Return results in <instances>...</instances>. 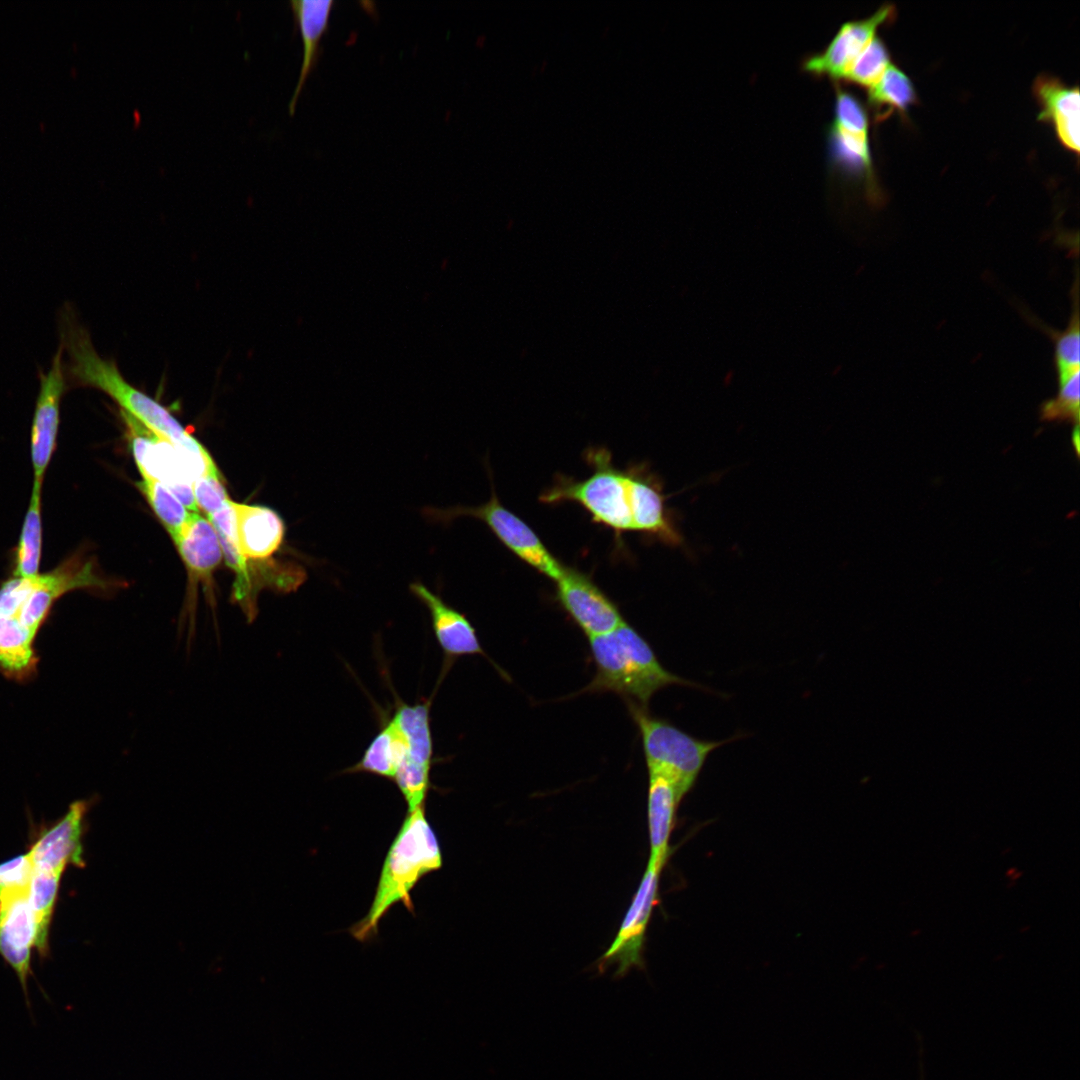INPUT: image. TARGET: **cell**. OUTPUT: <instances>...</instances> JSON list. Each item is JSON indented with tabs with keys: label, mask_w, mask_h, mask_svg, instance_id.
<instances>
[{
	"label": "cell",
	"mask_w": 1080,
	"mask_h": 1080,
	"mask_svg": "<svg viewBox=\"0 0 1080 1080\" xmlns=\"http://www.w3.org/2000/svg\"><path fill=\"white\" fill-rule=\"evenodd\" d=\"M915 99L911 80L893 65H889L881 78L869 88V103L875 109L878 120L887 117L893 110L905 111Z\"/></svg>",
	"instance_id": "484cf974"
},
{
	"label": "cell",
	"mask_w": 1080,
	"mask_h": 1080,
	"mask_svg": "<svg viewBox=\"0 0 1080 1080\" xmlns=\"http://www.w3.org/2000/svg\"><path fill=\"white\" fill-rule=\"evenodd\" d=\"M835 116L833 124L847 130L868 132V118L863 105L849 91L835 86Z\"/></svg>",
	"instance_id": "d6a6232c"
},
{
	"label": "cell",
	"mask_w": 1080,
	"mask_h": 1080,
	"mask_svg": "<svg viewBox=\"0 0 1080 1080\" xmlns=\"http://www.w3.org/2000/svg\"><path fill=\"white\" fill-rule=\"evenodd\" d=\"M33 870L28 852L0 863V903L29 893Z\"/></svg>",
	"instance_id": "4dcf8cb0"
},
{
	"label": "cell",
	"mask_w": 1080,
	"mask_h": 1080,
	"mask_svg": "<svg viewBox=\"0 0 1080 1080\" xmlns=\"http://www.w3.org/2000/svg\"><path fill=\"white\" fill-rule=\"evenodd\" d=\"M303 43V57L299 77L289 101V113L294 114L296 104L305 82L319 58V45L326 32L333 0H291L289 2Z\"/></svg>",
	"instance_id": "ffe728a7"
},
{
	"label": "cell",
	"mask_w": 1080,
	"mask_h": 1080,
	"mask_svg": "<svg viewBox=\"0 0 1080 1080\" xmlns=\"http://www.w3.org/2000/svg\"><path fill=\"white\" fill-rule=\"evenodd\" d=\"M89 802H73L54 824L42 830L28 853L34 869L63 875L68 866L83 868L82 835Z\"/></svg>",
	"instance_id": "7c38bea8"
},
{
	"label": "cell",
	"mask_w": 1080,
	"mask_h": 1080,
	"mask_svg": "<svg viewBox=\"0 0 1080 1080\" xmlns=\"http://www.w3.org/2000/svg\"><path fill=\"white\" fill-rule=\"evenodd\" d=\"M894 14V6L886 4L865 19L844 23L822 52L804 59L802 69L817 77L843 80L852 63L875 37L878 27Z\"/></svg>",
	"instance_id": "5bb4252c"
},
{
	"label": "cell",
	"mask_w": 1080,
	"mask_h": 1080,
	"mask_svg": "<svg viewBox=\"0 0 1080 1080\" xmlns=\"http://www.w3.org/2000/svg\"><path fill=\"white\" fill-rule=\"evenodd\" d=\"M431 700L432 698L421 703L407 704L395 695V709L391 719L407 746L406 759L402 764L432 768L434 758L430 724Z\"/></svg>",
	"instance_id": "44dd1931"
},
{
	"label": "cell",
	"mask_w": 1080,
	"mask_h": 1080,
	"mask_svg": "<svg viewBox=\"0 0 1080 1080\" xmlns=\"http://www.w3.org/2000/svg\"><path fill=\"white\" fill-rule=\"evenodd\" d=\"M409 590L429 612L435 639L444 655L442 675L462 656L481 655L490 660L476 629L464 613L447 604L438 593L419 581L412 582ZM491 663L495 666L493 661Z\"/></svg>",
	"instance_id": "4fadbf2b"
},
{
	"label": "cell",
	"mask_w": 1080,
	"mask_h": 1080,
	"mask_svg": "<svg viewBox=\"0 0 1080 1080\" xmlns=\"http://www.w3.org/2000/svg\"><path fill=\"white\" fill-rule=\"evenodd\" d=\"M442 866V854L431 828L425 804L408 812L383 863L371 907L349 932L361 942L377 935L378 924L389 908L402 902L413 912L410 891L426 874Z\"/></svg>",
	"instance_id": "3957f363"
},
{
	"label": "cell",
	"mask_w": 1080,
	"mask_h": 1080,
	"mask_svg": "<svg viewBox=\"0 0 1080 1080\" xmlns=\"http://www.w3.org/2000/svg\"><path fill=\"white\" fill-rule=\"evenodd\" d=\"M648 776L649 862L664 868L671 854L669 840L676 812L684 795L667 777L658 773H648Z\"/></svg>",
	"instance_id": "e0dca14e"
},
{
	"label": "cell",
	"mask_w": 1080,
	"mask_h": 1080,
	"mask_svg": "<svg viewBox=\"0 0 1080 1080\" xmlns=\"http://www.w3.org/2000/svg\"><path fill=\"white\" fill-rule=\"evenodd\" d=\"M626 472L633 531L671 547H682L684 539L666 507L661 481L644 465H633Z\"/></svg>",
	"instance_id": "8fae6325"
},
{
	"label": "cell",
	"mask_w": 1080,
	"mask_h": 1080,
	"mask_svg": "<svg viewBox=\"0 0 1080 1080\" xmlns=\"http://www.w3.org/2000/svg\"><path fill=\"white\" fill-rule=\"evenodd\" d=\"M1073 311L1065 330L1052 331L1054 340V364L1057 380L1062 381L1080 371V326L1078 306V281H1075L1073 293Z\"/></svg>",
	"instance_id": "83f0119b"
},
{
	"label": "cell",
	"mask_w": 1080,
	"mask_h": 1080,
	"mask_svg": "<svg viewBox=\"0 0 1080 1080\" xmlns=\"http://www.w3.org/2000/svg\"><path fill=\"white\" fill-rule=\"evenodd\" d=\"M1055 398L1045 401L1040 408V418L1049 422H1068L1078 426L1080 410V371L1059 381Z\"/></svg>",
	"instance_id": "f1b7e54d"
},
{
	"label": "cell",
	"mask_w": 1080,
	"mask_h": 1080,
	"mask_svg": "<svg viewBox=\"0 0 1080 1080\" xmlns=\"http://www.w3.org/2000/svg\"><path fill=\"white\" fill-rule=\"evenodd\" d=\"M137 486L175 542L192 513L171 490L157 480L142 479Z\"/></svg>",
	"instance_id": "4316f807"
},
{
	"label": "cell",
	"mask_w": 1080,
	"mask_h": 1080,
	"mask_svg": "<svg viewBox=\"0 0 1080 1080\" xmlns=\"http://www.w3.org/2000/svg\"><path fill=\"white\" fill-rule=\"evenodd\" d=\"M191 582L209 586L215 569L223 559L216 529L210 520L194 512L174 542Z\"/></svg>",
	"instance_id": "ac0fdd59"
},
{
	"label": "cell",
	"mask_w": 1080,
	"mask_h": 1080,
	"mask_svg": "<svg viewBox=\"0 0 1080 1080\" xmlns=\"http://www.w3.org/2000/svg\"><path fill=\"white\" fill-rule=\"evenodd\" d=\"M1072 444L1074 445V448H1075L1076 453L1078 455L1079 454V427L1078 426H1075L1074 431L1072 433Z\"/></svg>",
	"instance_id": "836d02e7"
},
{
	"label": "cell",
	"mask_w": 1080,
	"mask_h": 1080,
	"mask_svg": "<svg viewBox=\"0 0 1080 1080\" xmlns=\"http://www.w3.org/2000/svg\"><path fill=\"white\" fill-rule=\"evenodd\" d=\"M59 331L60 347L67 356L65 376L71 384L104 392L120 406L122 412L170 442L196 467L203 470L216 467L205 447L166 407L132 386L114 361L104 359L97 353L89 332L69 306L60 314Z\"/></svg>",
	"instance_id": "6da1fadb"
},
{
	"label": "cell",
	"mask_w": 1080,
	"mask_h": 1080,
	"mask_svg": "<svg viewBox=\"0 0 1080 1080\" xmlns=\"http://www.w3.org/2000/svg\"><path fill=\"white\" fill-rule=\"evenodd\" d=\"M61 877L51 872L33 870L28 898L36 924L35 947L41 958H46L49 953V930Z\"/></svg>",
	"instance_id": "cb8c5ba5"
},
{
	"label": "cell",
	"mask_w": 1080,
	"mask_h": 1080,
	"mask_svg": "<svg viewBox=\"0 0 1080 1080\" xmlns=\"http://www.w3.org/2000/svg\"><path fill=\"white\" fill-rule=\"evenodd\" d=\"M63 351L58 348L48 372L40 373V389L31 428V460L34 482L42 484L56 448L60 402L66 387Z\"/></svg>",
	"instance_id": "30bf717a"
},
{
	"label": "cell",
	"mask_w": 1080,
	"mask_h": 1080,
	"mask_svg": "<svg viewBox=\"0 0 1080 1080\" xmlns=\"http://www.w3.org/2000/svg\"><path fill=\"white\" fill-rule=\"evenodd\" d=\"M28 895L0 903V956L15 972L32 1014L28 979L33 976L31 953L36 943V924Z\"/></svg>",
	"instance_id": "9a60e30c"
},
{
	"label": "cell",
	"mask_w": 1080,
	"mask_h": 1080,
	"mask_svg": "<svg viewBox=\"0 0 1080 1080\" xmlns=\"http://www.w3.org/2000/svg\"><path fill=\"white\" fill-rule=\"evenodd\" d=\"M593 472L583 480L559 476L549 489L540 495L547 505L573 502L599 525L612 530L618 537L633 531L629 484L626 470L614 466L611 454L604 448H593L586 454Z\"/></svg>",
	"instance_id": "277c9868"
},
{
	"label": "cell",
	"mask_w": 1080,
	"mask_h": 1080,
	"mask_svg": "<svg viewBox=\"0 0 1080 1080\" xmlns=\"http://www.w3.org/2000/svg\"><path fill=\"white\" fill-rule=\"evenodd\" d=\"M627 707L640 733L648 773L667 777L684 796L694 786L711 752L744 736L736 734L720 741L702 740L668 720L652 715L646 707L630 703Z\"/></svg>",
	"instance_id": "5b68a950"
},
{
	"label": "cell",
	"mask_w": 1080,
	"mask_h": 1080,
	"mask_svg": "<svg viewBox=\"0 0 1080 1080\" xmlns=\"http://www.w3.org/2000/svg\"><path fill=\"white\" fill-rule=\"evenodd\" d=\"M406 755L403 736L392 719L385 717L360 760L342 773H369L393 780Z\"/></svg>",
	"instance_id": "7402d4cb"
},
{
	"label": "cell",
	"mask_w": 1080,
	"mask_h": 1080,
	"mask_svg": "<svg viewBox=\"0 0 1080 1080\" xmlns=\"http://www.w3.org/2000/svg\"><path fill=\"white\" fill-rule=\"evenodd\" d=\"M831 161L845 170L871 174L868 132L843 129L833 123L828 129Z\"/></svg>",
	"instance_id": "d4e9b609"
},
{
	"label": "cell",
	"mask_w": 1080,
	"mask_h": 1080,
	"mask_svg": "<svg viewBox=\"0 0 1080 1080\" xmlns=\"http://www.w3.org/2000/svg\"><path fill=\"white\" fill-rule=\"evenodd\" d=\"M193 492L197 507L207 515V518L219 511L230 500L219 471L198 477L193 483Z\"/></svg>",
	"instance_id": "1f68e13d"
},
{
	"label": "cell",
	"mask_w": 1080,
	"mask_h": 1080,
	"mask_svg": "<svg viewBox=\"0 0 1080 1080\" xmlns=\"http://www.w3.org/2000/svg\"><path fill=\"white\" fill-rule=\"evenodd\" d=\"M42 484L33 483L29 506L16 547L13 576L32 578L39 574L42 551Z\"/></svg>",
	"instance_id": "603a6c76"
},
{
	"label": "cell",
	"mask_w": 1080,
	"mask_h": 1080,
	"mask_svg": "<svg viewBox=\"0 0 1080 1080\" xmlns=\"http://www.w3.org/2000/svg\"><path fill=\"white\" fill-rule=\"evenodd\" d=\"M595 675L580 693L613 692L626 704L646 707L659 690L671 685L713 690L667 670L646 639L626 621L610 632L590 637Z\"/></svg>",
	"instance_id": "7a4b0ae2"
},
{
	"label": "cell",
	"mask_w": 1080,
	"mask_h": 1080,
	"mask_svg": "<svg viewBox=\"0 0 1080 1080\" xmlns=\"http://www.w3.org/2000/svg\"><path fill=\"white\" fill-rule=\"evenodd\" d=\"M119 586V581L102 577L93 560L75 554L47 573L23 578L16 609L4 618L35 639L53 604L65 593L77 589L110 592Z\"/></svg>",
	"instance_id": "8992f818"
},
{
	"label": "cell",
	"mask_w": 1080,
	"mask_h": 1080,
	"mask_svg": "<svg viewBox=\"0 0 1080 1080\" xmlns=\"http://www.w3.org/2000/svg\"><path fill=\"white\" fill-rule=\"evenodd\" d=\"M1034 94L1042 106L1039 118L1052 121L1061 142L1078 153L1080 113L1078 88L1066 87L1056 78L1041 75L1034 83Z\"/></svg>",
	"instance_id": "d6986e66"
},
{
	"label": "cell",
	"mask_w": 1080,
	"mask_h": 1080,
	"mask_svg": "<svg viewBox=\"0 0 1080 1080\" xmlns=\"http://www.w3.org/2000/svg\"><path fill=\"white\" fill-rule=\"evenodd\" d=\"M554 582L559 605L588 638L625 622L616 603L584 572L565 566Z\"/></svg>",
	"instance_id": "9c48e42d"
},
{
	"label": "cell",
	"mask_w": 1080,
	"mask_h": 1080,
	"mask_svg": "<svg viewBox=\"0 0 1080 1080\" xmlns=\"http://www.w3.org/2000/svg\"><path fill=\"white\" fill-rule=\"evenodd\" d=\"M239 551L248 560H271L285 540L286 526L274 509L234 502Z\"/></svg>",
	"instance_id": "2e32d148"
},
{
	"label": "cell",
	"mask_w": 1080,
	"mask_h": 1080,
	"mask_svg": "<svg viewBox=\"0 0 1080 1080\" xmlns=\"http://www.w3.org/2000/svg\"><path fill=\"white\" fill-rule=\"evenodd\" d=\"M663 867L648 861L641 882L609 948L598 960V970L615 966L614 976H625L632 968L643 969V949L652 911L658 902L659 878Z\"/></svg>",
	"instance_id": "ba28073f"
},
{
	"label": "cell",
	"mask_w": 1080,
	"mask_h": 1080,
	"mask_svg": "<svg viewBox=\"0 0 1080 1080\" xmlns=\"http://www.w3.org/2000/svg\"><path fill=\"white\" fill-rule=\"evenodd\" d=\"M489 501L480 506L424 507L422 514L434 523L448 524L469 516L485 523L496 538L521 561L555 581L565 565L545 546L535 531L499 501L494 487Z\"/></svg>",
	"instance_id": "52a82bcc"
},
{
	"label": "cell",
	"mask_w": 1080,
	"mask_h": 1080,
	"mask_svg": "<svg viewBox=\"0 0 1080 1080\" xmlns=\"http://www.w3.org/2000/svg\"><path fill=\"white\" fill-rule=\"evenodd\" d=\"M889 65L887 48L875 36L852 63L843 80L870 88Z\"/></svg>",
	"instance_id": "f546056e"
}]
</instances>
